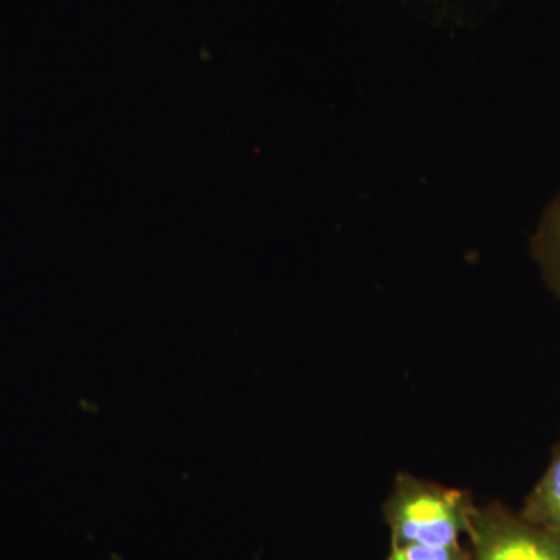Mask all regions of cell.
<instances>
[{
  "label": "cell",
  "mask_w": 560,
  "mask_h": 560,
  "mask_svg": "<svg viewBox=\"0 0 560 560\" xmlns=\"http://www.w3.org/2000/svg\"><path fill=\"white\" fill-rule=\"evenodd\" d=\"M386 560H470V550L463 544L451 545V547L405 545V547H390Z\"/></svg>",
  "instance_id": "cell-6"
},
{
  "label": "cell",
  "mask_w": 560,
  "mask_h": 560,
  "mask_svg": "<svg viewBox=\"0 0 560 560\" xmlns=\"http://www.w3.org/2000/svg\"><path fill=\"white\" fill-rule=\"evenodd\" d=\"M525 521L560 530V440L551 451L550 463L518 511Z\"/></svg>",
  "instance_id": "cell-3"
},
{
  "label": "cell",
  "mask_w": 560,
  "mask_h": 560,
  "mask_svg": "<svg viewBox=\"0 0 560 560\" xmlns=\"http://www.w3.org/2000/svg\"><path fill=\"white\" fill-rule=\"evenodd\" d=\"M423 18L444 27H469L495 5L497 0H401Z\"/></svg>",
  "instance_id": "cell-5"
},
{
  "label": "cell",
  "mask_w": 560,
  "mask_h": 560,
  "mask_svg": "<svg viewBox=\"0 0 560 560\" xmlns=\"http://www.w3.org/2000/svg\"><path fill=\"white\" fill-rule=\"evenodd\" d=\"M530 253L548 289L560 300V194L545 210L530 242Z\"/></svg>",
  "instance_id": "cell-4"
},
{
  "label": "cell",
  "mask_w": 560,
  "mask_h": 560,
  "mask_svg": "<svg viewBox=\"0 0 560 560\" xmlns=\"http://www.w3.org/2000/svg\"><path fill=\"white\" fill-rule=\"evenodd\" d=\"M466 537L470 560H560V530L534 525L499 501L475 506Z\"/></svg>",
  "instance_id": "cell-2"
},
{
  "label": "cell",
  "mask_w": 560,
  "mask_h": 560,
  "mask_svg": "<svg viewBox=\"0 0 560 560\" xmlns=\"http://www.w3.org/2000/svg\"><path fill=\"white\" fill-rule=\"evenodd\" d=\"M475 506L474 497L466 490L447 488L401 471L383 504L390 547L460 544V537L467 536L469 530Z\"/></svg>",
  "instance_id": "cell-1"
}]
</instances>
